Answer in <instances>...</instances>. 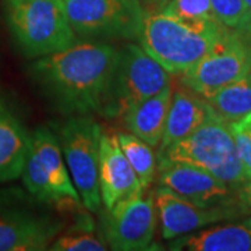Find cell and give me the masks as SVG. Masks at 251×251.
<instances>
[{"mask_svg": "<svg viewBox=\"0 0 251 251\" xmlns=\"http://www.w3.org/2000/svg\"><path fill=\"white\" fill-rule=\"evenodd\" d=\"M159 184L201 208L237 204L234 188L209 172L184 162L158 161Z\"/></svg>", "mask_w": 251, "mask_h": 251, "instance_id": "8fae6325", "label": "cell"}, {"mask_svg": "<svg viewBox=\"0 0 251 251\" xmlns=\"http://www.w3.org/2000/svg\"><path fill=\"white\" fill-rule=\"evenodd\" d=\"M237 123L242 126V127H244L247 131H250L251 133V113L250 115H247L246 117H243L242 120H239Z\"/></svg>", "mask_w": 251, "mask_h": 251, "instance_id": "f1b7e54d", "label": "cell"}, {"mask_svg": "<svg viewBox=\"0 0 251 251\" xmlns=\"http://www.w3.org/2000/svg\"><path fill=\"white\" fill-rule=\"evenodd\" d=\"M233 31L237 38L242 41V44L247 49L251 57V13H247V16L239 23L237 27L233 28Z\"/></svg>", "mask_w": 251, "mask_h": 251, "instance_id": "4316f807", "label": "cell"}, {"mask_svg": "<svg viewBox=\"0 0 251 251\" xmlns=\"http://www.w3.org/2000/svg\"><path fill=\"white\" fill-rule=\"evenodd\" d=\"M119 49L100 41H81L34 63L36 80L63 113L99 112L108 97Z\"/></svg>", "mask_w": 251, "mask_h": 251, "instance_id": "6da1fadb", "label": "cell"}, {"mask_svg": "<svg viewBox=\"0 0 251 251\" xmlns=\"http://www.w3.org/2000/svg\"><path fill=\"white\" fill-rule=\"evenodd\" d=\"M230 130L234 137V143L239 153V159L242 162L243 171L246 176L251 180V133L237 122L230 123Z\"/></svg>", "mask_w": 251, "mask_h": 251, "instance_id": "d4e9b609", "label": "cell"}, {"mask_svg": "<svg viewBox=\"0 0 251 251\" xmlns=\"http://www.w3.org/2000/svg\"><path fill=\"white\" fill-rule=\"evenodd\" d=\"M244 1V4H246V7L249 10V13H251V0H243Z\"/></svg>", "mask_w": 251, "mask_h": 251, "instance_id": "f546056e", "label": "cell"}, {"mask_svg": "<svg viewBox=\"0 0 251 251\" xmlns=\"http://www.w3.org/2000/svg\"><path fill=\"white\" fill-rule=\"evenodd\" d=\"M159 159L198 166L232 188L249 180L239 159L230 125L216 115L209 117L193 134L158 151Z\"/></svg>", "mask_w": 251, "mask_h": 251, "instance_id": "3957f363", "label": "cell"}, {"mask_svg": "<svg viewBox=\"0 0 251 251\" xmlns=\"http://www.w3.org/2000/svg\"><path fill=\"white\" fill-rule=\"evenodd\" d=\"M155 205L161 221L162 236L166 240L193 233L208 225L234 221L244 215L237 204L201 208L161 184L155 191Z\"/></svg>", "mask_w": 251, "mask_h": 251, "instance_id": "30bf717a", "label": "cell"}, {"mask_svg": "<svg viewBox=\"0 0 251 251\" xmlns=\"http://www.w3.org/2000/svg\"><path fill=\"white\" fill-rule=\"evenodd\" d=\"M116 137L122 151L140 180L141 187L148 188L156 172V156L153 155L152 147L133 133L117 131Z\"/></svg>", "mask_w": 251, "mask_h": 251, "instance_id": "ffe728a7", "label": "cell"}, {"mask_svg": "<svg viewBox=\"0 0 251 251\" xmlns=\"http://www.w3.org/2000/svg\"><path fill=\"white\" fill-rule=\"evenodd\" d=\"M100 126L90 116L75 115L60 127V143L81 202L91 212L100 208L98 159Z\"/></svg>", "mask_w": 251, "mask_h": 251, "instance_id": "8992f818", "label": "cell"}, {"mask_svg": "<svg viewBox=\"0 0 251 251\" xmlns=\"http://www.w3.org/2000/svg\"><path fill=\"white\" fill-rule=\"evenodd\" d=\"M211 4L218 20L229 28L237 27L249 13L243 0H211Z\"/></svg>", "mask_w": 251, "mask_h": 251, "instance_id": "cb8c5ba5", "label": "cell"}, {"mask_svg": "<svg viewBox=\"0 0 251 251\" xmlns=\"http://www.w3.org/2000/svg\"><path fill=\"white\" fill-rule=\"evenodd\" d=\"M7 21L29 57L60 52L77 41L63 0H7Z\"/></svg>", "mask_w": 251, "mask_h": 251, "instance_id": "277c9868", "label": "cell"}, {"mask_svg": "<svg viewBox=\"0 0 251 251\" xmlns=\"http://www.w3.org/2000/svg\"><path fill=\"white\" fill-rule=\"evenodd\" d=\"M147 6H150L152 10H161L163 9L171 0H144Z\"/></svg>", "mask_w": 251, "mask_h": 251, "instance_id": "83f0119b", "label": "cell"}, {"mask_svg": "<svg viewBox=\"0 0 251 251\" xmlns=\"http://www.w3.org/2000/svg\"><path fill=\"white\" fill-rule=\"evenodd\" d=\"M98 181L100 200L106 209L119 201L145 190L122 151L116 133H102L99 140Z\"/></svg>", "mask_w": 251, "mask_h": 251, "instance_id": "4fadbf2b", "label": "cell"}, {"mask_svg": "<svg viewBox=\"0 0 251 251\" xmlns=\"http://www.w3.org/2000/svg\"><path fill=\"white\" fill-rule=\"evenodd\" d=\"M141 190L119 201L105 218V243L117 251L150 250L156 230L155 193Z\"/></svg>", "mask_w": 251, "mask_h": 251, "instance_id": "9c48e42d", "label": "cell"}, {"mask_svg": "<svg viewBox=\"0 0 251 251\" xmlns=\"http://www.w3.org/2000/svg\"><path fill=\"white\" fill-rule=\"evenodd\" d=\"M75 34L97 39H138L141 0H63Z\"/></svg>", "mask_w": 251, "mask_h": 251, "instance_id": "52a82bcc", "label": "cell"}, {"mask_svg": "<svg viewBox=\"0 0 251 251\" xmlns=\"http://www.w3.org/2000/svg\"><path fill=\"white\" fill-rule=\"evenodd\" d=\"M226 27L219 20L190 21L162 10L145 11L138 41L169 74H183L214 46Z\"/></svg>", "mask_w": 251, "mask_h": 251, "instance_id": "7a4b0ae2", "label": "cell"}, {"mask_svg": "<svg viewBox=\"0 0 251 251\" xmlns=\"http://www.w3.org/2000/svg\"><path fill=\"white\" fill-rule=\"evenodd\" d=\"M29 145L25 127L0 100V183L21 176Z\"/></svg>", "mask_w": 251, "mask_h": 251, "instance_id": "e0dca14e", "label": "cell"}, {"mask_svg": "<svg viewBox=\"0 0 251 251\" xmlns=\"http://www.w3.org/2000/svg\"><path fill=\"white\" fill-rule=\"evenodd\" d=\"M172 250L251 251V216L233 224L208 227L176 237Z\"/></svg>", "mask_w": 251, "mask_h": 251, "instance_id": "9a60e30c", "label": "cell"}, {"mask_svg": "<svg viewBox=\"0 0 251 251\" xmlns=\"http://www.w3.org/2000/svg\"><path fill=\"white\" fill-rule=\"evenodd\" d=\"M234 194L237 205L240 206L243 214H251V180H247L234 188Z\"/></svg>", "mask_w": 251, "mask_h": 251, "instance_id": "484cf974", "label": "cell"}, {"mask_svg": "<svg viewBox=\"0 0 251 251\" xmlns=\"http://www.w3.org/2000/svg\"><path fill=\"white\" fill-rule=\"evenodd\" d=\"M31 150L36 153L41 163L50 176L56 191L67 200L81 202L77 188L73 186L70 172L63 161L60 143L57 137L45 127H39L31 134Z\"/></svg>", "mask_w": 251, "mask_h": 251, "instance_id": "ac0fdd59", "label": "cell"}, {"mask_svg": "<svg viewBox=\"0 0 251 251\" xmlns=\"http://www.w3.org/2000/svg\"><path fill=\"white\" fill-rule=\"evenodd\" d=\"M52 251H105L106 243L94 233L91 224H78L67 233L60 234L50 243Z\"/></svg>", "mask_w": 251, "mask_h": 251, "instance_id": "7402d4cb", "label": "cell"}, {"mask_svg": "<svg viewBox=\"0 0 251 251\" xmlns=\"http://www.w3.org/2000/svg\"><path fill=\"white\" fill-rule=\"evenodd\" d=\"M171 84L169 73L141 46L127 44L119 50L116 69L100 113L123 116L134 105Z\"/></svg>", "mask_w": 251, "mask_h": 251, "instance_id": "5b68a950", "label": "cell"}, {"mask_svg": "<svg viewBox=\"0 0 251 251\" xmlns=\"http://www.w3.org/2000/svg\"><path fill=\"white\" fill-rule=\"evenodd\" d=\"M162 11L190 21L218 20L211 0H171Z\"/></svg>", "mask_w": 251, "mask_h": 251, "instance_id": "603a6c76", "label": "cell"}, {"mask_svg": "<svg viewBox=\"0 0 251 251\" xmlns=\"http://www.w3.org/2000/svg\"><path fill=\"white\" fill-rule=\"evenodd\" d=\"M216 116L229 125L251 113V73L205 99Z\"/></svg>", "mask_w": 251, "mask_h": 251, "instance_id": "d6986e66", "label": "cell"}, {"mask_svg": "<svg viewBox=\"0 0 251 251\" xmlns=\"http://www.w3.org/2000/svg\"><path fill=\"white\" fill-rule=\"evenodd\" d=\"M214 115L215 112L202 97L188 88L176 90L172 95L165 131L159 143V151L193 134Z\"/></svg>", "mask_w": 251, "mask_h": 251, "instance_id": "5bb4252c", "label": "cell"}, {"mask_svg": "<svg viewBox=\"0 0 251 251\" xmlns=\"http://www.w3.org/2000/svg\"><path fill=\"white\" fill-rule=\"evenodd\" d=\"M249 73H251L250 54L233 28H227L214 46L181 74V82L186 88L208 99Z\"/></svg>", "mask_w": 251, "mask_h": 251, "instance_id": "ba28073f", "label": "cell"}, {"mask_svg": "<svg viewBox=\"0 0 251 251\" xmlns=\"http://www.w3.org/2000/svg\"><path fill=\"white\" fill-rule=\"evenodd\" d=\"M172 95V84H168L155 95L128 109L123 115L127 130L151 147L159 145L171 108Z\"/></svg>", "mask_w": 251, "mask_h": 251, "instance_id": "2e32d148", "label": "cell"}, {"mask_svg": "<svg viewBox=\"0 0 251 251\" xmlns=\"http://www.w3.org/2000/svg\"><path fill=\"white\" fill-rule=\"evenodd\" d=\"M21 176H23V181H24L28 191L39 201L56 204V205H62V204L78 205L80 204L73 200L62 197L56 191V188L52 184L50 176L48 175V172L44 168V165L41 163L39 158L36 156V153L31 150V145H29V151H28Z\"/></svg>", "mask_w": 251, "mask_h": 251, "instance_id": "44dd1931", "label": "cell"}, {"mask_svg": "<svg viewBox=\"0 0 251 251\" xmlns=\"http://www.w3.org/2000/svg\"><path fill=\"white\" fill-rule=\"evenodd\" d=\"M62 227L53 216L0 205V251L46 250Z\"/></svg>", "mask_w": 251, "mask_h": 251, "instance_id": "7c38bea8", "label": "cell"}]
</instances>
